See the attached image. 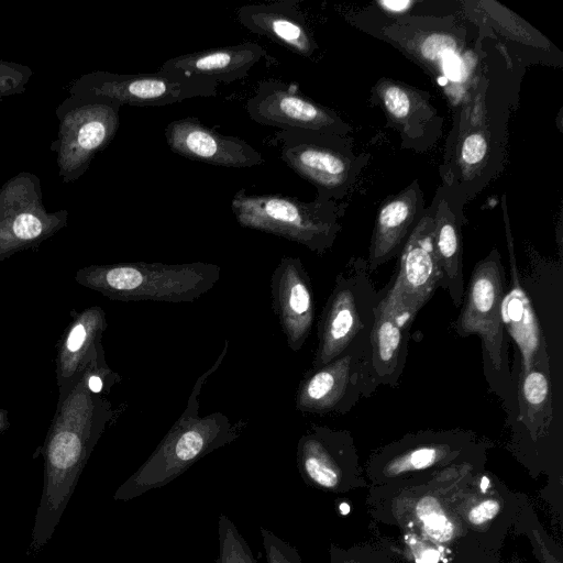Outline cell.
I'll return each instance as SVG.
<instances>
[{
	"label": "cell",
	"instance_id": "obj_1",
	"mask_svg": "<svg viewBox=\"0 0 563 563\" xmlns=\"http://www.w3.org/2000/svg\"><path fill=\"white\" fill-rule=\"evenodd\" d=\"M485 463L455 464L388 485L373 486V517L399 532L415 563H495L493 554L468 530L457 509L464 476Z\"/></svg>",
	"mask_w": 563,
	"mask_h": 563
},
{
	"label": "cell",
	"instance_id": "obj_2",
	"mask_svg": "<svg viewBox=\"0 0 563 563\" xmlns=\"http://www.w3.org/2000/svg\"><path fill=\"white\" fill-rule=\"evenodd\" d=\"M112 417V404L104 395L88 388L85 371L69 393L58 399L42 448L43 488L31 534V553H37L53 537L81 472Z\"/></svg>",
	"mask_w": 563,
	"mask_h": 563
},
{
	"label": "cell",
	"instance_id": "obj_3",
	"mask_svg": "<svg viewBox=\"0 0 563 563\" xmlns=\"http://www.w3.org/2000/svg\"><path fill=\"white\" fill-rule=\"evenodd\" d=\"M229 350L225 340L212 366L195 383L187 406L145 462L114 492L115 501H130L163 487L196 462L241 434L244 423H232L222 412L199 416V395L207 378L222 364Z\"/></svg>",
	"mask_w": 563,
	"mask_h": 563
},
{
	"label": "cell",
	"instance_id": "obj_4",
	"mask_svg": "<svg viewBox=\"0 0 563 563\" xmlns=\"http://www.w3.org/2000/svg\"><path fill=\"white\" fill-rule=\"evenodd\" d=\"M379 34L428 70L455 110L471 97L484 76L481 44L452 18H391Z\"/></svg>",
	"mask_w": 563,
	"mask_h": 563
},
{
	"label": "cell",
	"instance_id": "obj_5",
	"mask_svg": "<svg viewBox=\"0 0 563 563\" xmlns=\"http://www.w3.org/2000/svg\"><path fill=\"white\" fill-rule=\"evenodd\" d=\"M487 90L488 80L483 76L471 97L455 110L440 169V187L460 211L503 168V131L493 130Z\"/></svg>",
	"mask_w": 563,
	"mask_h": 563
},
{
	"label": "cell",
	"instance_id": "obj_6",
	"mask_svg": "<svg viewBox=\"0 0 563 563\" xmlns=\"http://www.w3.org/2000/svg\"><path fill=\"white\" fill-rule=\"evenodd\" d=\"M220 274L212 263L123 262L79 268L75 280L111 300L184 303L211 290Z\"/></svg>",
	"mask_w": 563,
	"mask_h": 563
},
{
	"label": "cell",
	"instance_id": "obj_7",
	"mask_svg": "<svg viewBox=\"0 0 563 563\" xmlns=\"http://www.w3.org/2000/svg\"><path fill=\"white\" fill-rule=\"evenodd\" d=\"M505 294V268L498 250L493 249L473 268L454 330L461 338L479 336L486 379L505 400L511 418L517 412V394L512 389L503 318Z\"/></svg>",
	"mask_w": 563,
	"mask_h": 563
},
{
	"label": "cell",
	"instance_id": "obj_8",
	"mask_svg": "<svg viewBox=\"0 0 563 563\" xmlns=\"http://www.w3.org/2000/svg\"><path fill=\"white\" fill-rule=\"evenodd\" d=\"M238 223L306 246L322 255L333 246L341 229L344 206L339 201H301L279 194L235 192L231 201Z\"/></svg>",
	"mask_w": 563,
	"mask_h": 563
},
{
	"label": "cell",
	"instance_id": "obj_9",
	"mask_svg": "<svg viewBox=\"0 0 563 563\" xmlns=\"http://www.w3.org/2000/svg\"><path fill=\"white\" fill-rule=\"evenodd\" d=\"M487 445L463 429L408 433L376 450L365 475L372 486L428 475L462 463H485Z\"/></svg>",
	"mask_w": 563,
	"mask_h": 563
},
{
	"label": "cell",
	"instance_id": "obj_10",
	"mask_svg": "<svg viewBox=\"0 0 563 563\" xmlns=\"http://www.w3.org/2000/svg\"><path fill=\"white\" fill-rule=\"evenodd\" d=\"M278 145L280 159L316 187V198L340 201L354 188L369 161L356 154L353 140L334 133L310 130H279L271 140Z\"/></svg>",
	"mask_w": 563,
	"mask_h": 563
},
{
	"label": "cell",
	"instance_id": "obj_11",
	"mask_svg": "<svg viewBox=\"0 0 563 563\" xmlns=\"http://www.w3.org/2000/svg\"><path fill=\"white\" fill-rule=\"evenodd\" d=\"M383 291L375 288L366 258L351 257L338 273L318 320V342L311 368L329 363L360 334L372 329Z\"/></svg>",
	"mask_w": 563,
	"mask_h": 563
},
{
	"label": "cell",
	"instance_id": "obj_12",
	"mask_svg": "<svg viewBox=\"0 0 563 563\" xmlns=\"http://www.w3.org/2000/svg\"><path fill=\"white\" fill-rule=\"evenodd\" d=\"M369 334L371 329L360 334L335 358L305 373L295 394L297 411L344 415L362 398L373 395L378 386L368 363Z\"/></svg>",
	"mask_w": 563,
	"mask_h": 563
},
{
	"label": "cell",
	"instance_id": "obj_13",
	"mask_svg": "<svg viewBox=\"0 0 563 563\" xmlns=\"http://www.w3.org/2000/svg\"><path fill=\"white\" fill-rule=\"evenodd\" d=\"M120 108L115 102L73 96L57 106L58 131L51 151L56 153L58 176L64 184L82 177L97 153L114 139Z\"/></svg>",
	"mask_w": 563,
	"mask_h": 563
},
{
	"label": "cell",
	"instance_id": "obj_14",
	"mask_svg": "<svg viewBox=\"0 0 563 563\" xmlns=\"http://www.w3.org/2000/svg\"><path fill=\"white\" fill-rule=\"evenodd\" d=\"M218 82L159 70L154 74H117L93 70L69 86V96L134 107L168 106L186 99L216 97Z\"/></svg>",
	"mask_w": 563,
	"mask_h": 563
},
{
	"label": "cell",
	"instance_id": "obj_15",
	"mask_svg": "<svg viewBox=\"0 0 563 563\" xmlns=\"http://www.w3.org/2000/svg\"><path fill=\"white\" fill-rule=\"evenodd\" d=\"M66 209L47 211L40 178L21 172L0 188V262L37 247L68 223Z\"/></svg>",
	"mask_w": 563,
	"mask_h": 563
},
{
	"label": "cell",
	"instance_id": "obj_16",
	"mask_svg": "<svg viewBox=\"0 0 563 563\" xmlns=\"http://www.w3.org/2000/svg\"><path fill=\"white\" fill-rule=\"evenodd\" d=\"M296 464L303 482L320 490L343 494L367 486L353 437L346 430L310 426L298 440Z\"/></svg>",
	"mask_w": 563,
	"mask_h": 563
},
{
	"label": "cell",
	"instance_id": "obj_17",
	"mask_svg": "<svg viewBox=\"0 0 563 563\" xmlns=\"http://www.w3.org/2000/svg\"><path fill=\"white\" fill-rule=\"evenodd\" d=\"M457 509L472 534L492 553L520 517V501L484 467L467 473L457 489Z\"/></svg>",
	"mask_w": 563,
	"mask_h": 563
},
{
	"label": "cell",
	"instance_id": "obj_18",
	"mask_svg": "<svg viewBox=\"0 0 563 563\" xmlns=\"http://www.w3.org/2000/svg\"><path fill=\"white\" fill-rule=\"evenodd\" d=\"M249 117L279 130H310L347 136L352 126L335 111L277 80L261 81L246 101Z\"/></svg>",
	"mask_w": 563,
	"mask_h": 563
},
{
	"label": "cell",
	"instance_id": "obj_19",
	"mask_svg": "<svg viewBox=\"0 0 563 563\" xmlns=\"http://www.w3.org/2000/svg\"><path fill=\"white\" fill-rule=\"evenodd\" d=\"M371 100L383 110L387 124L399 133L402 148L424 152L440 139L443 118L431 103L429 92L380 78L372 88Z\"/></svg>",
	"mask_w": 563,
	"mask_h": 563
},
{
	"label": "cell",
	"instance_id": "obj_20",
	"mask_svg": "<svg viewBox=\"0 0 563 563\" xmlns=\"http://www.w3.org/2000/svg\"><path fill=\"white\" fill-rule=\"evenodd\" d=\"M383 289L369 334L368 363L377 386L396 387L406 366L417 312L402 303L391 280Z\"/></svg>",
	"mask_w": 563,
	"mask_h": 563
},
{
	"label": "cell",
	"instance_id": "obj_21",
	"mask_svg": "<svg viewBox=\"0 0 563 563\" xmlns=\"http://www.w3.org/2000/svg\"><path fill=\"white\" fill-rule=\"evenodd\" d=\"M272 309L292 352L302 349L316 316L314 296L309 274L299 257L284 256L271 280Z\"/></svg>",
	"mask_w": 563,
	"mask_h": 563
},
{
	"label": "cell",
	"instance_id": "obj_22",
	"mask_svg": "<svg viewBox=\"0 0 563 563\" xmlns=\"http://www.w3.org/2000/svg\"><path fill=\"white\" fill-rule=\"evenodd\" d=\"M164 135L174 153L191 161L234 168L253 167L265 161L244 140L220 134L196 118L188 117L169 122Z\"/></svg>",
	"mask_w": 563,
	"mask_h": 563
},
{
	"label": "cell",
	"instance_id": "obj_23",
	"mask_svg": "<svg viewBox=\"0 0 563 563\" xmlns=\"http://www.w3.org/2000/svg\"><path fill=\"white\" fill-rule=\"evenodd\" d=\"M433 203L426 207L402 251L391 284L402 303L416 311L428 302L441 283V272L432 244Z\"/></svg>",
	"mask_w": 563,
	"mask_h": 563
},
{
	"label": "cell",
	"instance_id": "obj_24",
	"mask_svg": "<svg viewBox=\"0 0 563 563\" xmlns=\"http://www.w3.org/2000/svg\"><path fill=\"white\" fill-rule=\"evenodd\" d=\"M424 210V194L418 180L380 203L366 258L369 273L400 254Z\"/></svg>",
	"mask_w": 563,
	"mask_h": 563
},
{
	"label": "cell",
	"instance_id": "obj_25",
	"mask_svg": "<svg viewBox=\"0 0 563 563\" xmlns=\"http://www.w3.org/2000/svg\"><path fill=\"white\" fill-rule=\"evenodd\" d=\"M107 325L106 312L99 306L71 311V320L57 343L58 399L69 393L90 361L103 350L101 339Z\"/></svg>",
	"mask_w": 563,
	"mask_h": 563
},
{
	"label": "cell",
	"instance_id": "obj_26",
	"mask_svg": "<svg viewBox=\"0 0 563 563\" xmlns=\"http://www.w3.org/2000/svg\"><path fill=\"white\" fill-rule=\"evenodd\" d=\"M236 16L252 33L268 37L302 57L312 58L318 51V44L295 0L242 5Z\"/></svg>",
	"mask_w": 563,
	"mask_h": 563
},
{
	"label": "cell",
	"instance_id": "obj_27",
	"mask_svg": "<svg viewBox=\"0 0 563 563\" xmlns=\"http://www.w3.org/2000/svg\"><path fill=\"white\" fill-rule=\"evenodd\" d=\"M262 58H269L257 43L188 53L163 63L159 70L230 84L243 79Z\"/></svg>",
	"mask_w": 563,
	"mask_h": 563
},
{
	"label": "cell",
	"instance_id": "obj_28",
	"mask_svg": "<svg viewBox=\"0 0 563 563\" xmlns=\"http://www.w3.org/2000/svg\"><path fill=\"white\" fill-rule=\"evenodd\" d=\"M432 244L441 272L440 286L453 303L461 306L465 292L462 257L463 211L452 206L444 190L439 187L433 198Z\"/></svg>",
	"mask_w": 563,
	"mask_h": 563
},
{
	"label": "cell",
	"instance_id": "obj_29",
	"mask_svg": "<svg viewBox=\"0 0 563 563\" xmlns=\"http://www.w3.org/2000/svg\"><path fill=\"white\" fill-rule=\"evenodd\" d=\"M549 361L544 341L517 383V418L533 440L544 437L553 420Z\"/></svg>",
	"mask_w": 563,
	"mask_h": 563
},
{
	"label": "cell",
	"instance_id": "obj_30",
	"mask_svg": "<svg viewBox=\"0 0 563 563\" xmlns=\"http://www.w3.org/2000/svg\"><path fill=\"white\" fill-rule=\"evenodd\" d=\"M218 542L216 563H256L249 543L224 514L218 517Z\"/></svg>",
	"mask_w": 563,
	"mask_h": 563
},
{
	"label": "cell",
	"instance_id": "obj_31",
	"mask_svg": "<svg viewBox=\"0 0 563 563\" xmlns=\"http://www.w3.org/2000/svg\"><path fill=\"white\" fill-rule=\"evenodd\" d=\"M330 563H397L388 550L375 545L341 548L332 544Z\"/></svg>",
	"mask_w": 563,
	"mask_h": 563
},
{
	"label": "cell",
	"instance_id": "obj_32",
	"mask_svg": "<svg viewBox=\"0 0 563 563\" xmlns=\"http://www.w3.org/2000/svg\"><path fill=\"white\" fill-rule=\"evenodd\" d=\"M32 76L31 67L0 58V103L4 98L23 93Z\"/></svg>",
	"mask_w": 563,
	"mask_h": 563
},
{
	"label": "cell",
	"instance_id": "obj_33",
	"mask_svg": "<svg viewBox=\"0 0 563 563\" xmlns=\"http://www.w3.org/2000/svg\"><path fill=\"white\" fill-rule=\"evenodd\" d=\"M260 530L267 563H302L298 550L292 544L264 527Z\"/></svg>",
	"mask_w": 563,
	"mask_h": 563
},
{
	"label": "cell",
	"instance_id": "obj_34",
	"mask_svg": "<svg viewBox=\"0 0 563 563\" xmlns=\"http://www.w3.org/2000/svg\"><path fill=\"white\" fill-rule=\"evenodd\" d=\"M415 4V1L408 0H384L376 2L379 10L388 15V18L404 16V14L411 10Z\"/></svg>",
	"mask_w": 563,
	"mask_h": 563
},
{
	"label": "cell",
	"instance_id": "obj_35",
	"mask_svg": "<svg viewBox=\"0 0 563 563\" xmlns=\"http://www.w3.org/2000/svg\"><path fill=\"white\" fill-rule=\"evenodd\" d=\"M9 427V412L4 408L0 407V434L3 433Z\"/></svg>",
	"mask_w": 563,
	"mask_h": 563
}]
</instances>
